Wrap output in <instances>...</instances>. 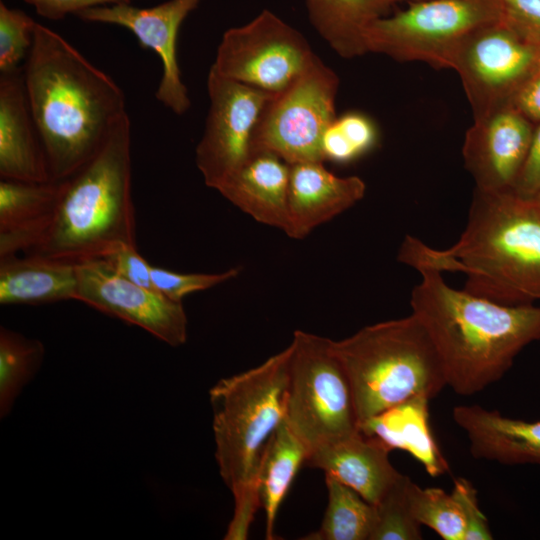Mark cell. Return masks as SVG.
<instances>
[{
	"label": "cell",
	"instance_id": "1",
	"mask_svg": "<svg viewBox=\"0 0 540 540\" xmlns=\"http://www.w3.org/2000/svg\"><path fill=\"white\" fill-rule=\"evenodd\" d=\"M23 77L53 181L77 172L128 114L118 84L40 23L23 63Z\"/></svg>",
	"mask_w": 540,
	"mask_h": 540
},
{
	"label": "cell",
	"instance_id": "2",
	"mask_svg": "<svg viewBox=\"0 0 540 540\" xmlns=\"http://www.w3.org/2000/svg\"><path fill=\"white\" fill-rule=\"evenodd\" d=\"M399 262L466 276L464 290L504 305L540 299V200L512 189L473 192L464 231L447 249L407 235Z\"/></svg>",
	"mask_w": 540,
	"mask_h": 540
},
{
	"label": "cell",
	"instance_id": "3",
	"mask_svg": "<svg viewBox=\"0 0 540 540\" xmlns=\"http://www.w3.org/2000/svg\"><path fill=\"white\" fill-rule=\"evenodd\" d=\"M412 312L428 334L456 394L470 396L499 381L521 350L540 340V306L504 305L450 287L442 272L415 268Z\"/></svg>",
	"mask_w": 540,
	"mask_h": 540
},
{
	"label": "cell",
	"instance_id": "4",
	"mask_svg": "<svg viewBox=\"0 0 540 540\" xmlns=\"http://www.w3.org/2000/svg\"><path fill=\"white\" fill-rule=\"evenodd\" d=\"M123 244L136 245L128 114L99 151L61 181L51 223L25 255L77 264L103 258Z\"/></svg>",
	"mask_w": 540,
	"mask_h": 540
},
{
	"label": "cell",
	"instance_id": "5",
	"mask_svg": "<svg viewBox=\"0 0 540 540\" xmlns=\"http://www.w3.org/2000/svg\"><path fill=\"white\" fill-rule=\"evenodd\" d=\"M291 347L221 379L210 390L215 458L235 501L225 539L244 540L261 505L257 477L270 437L285 418Z\"/></svg>",
	"mask_w": 540,
	"mask_h": 540
},
{
	"label": "cell",
	"instance_id": "6",
	"mask_svg": "<svg viewBox=\"0 0 540 540\" xmlns=\"http://www.w3.org/2000/svg\"><path fill=\"white\" fill-rule=\"evenodd\" d=\"M330 345L348 378L359 427L411 398L431 400L447 386L436 350L413 314L365 326Z\"/></svg>",
	"mask_w": 540,
	"mask_h": 540
},
{
	"label": "cell",
	"instance_id": "7",
	"mask_svg": "<svg viewBox=\"0 0 540 540\" xmlns=\"http://www.w3.org/2000/svg\"><path fill=\"white\" fill-rule=\"evenodd\" d=\"M330 340L296 330L289 344L284 419L308 455L360 430L352 390Z\"/></svg>",
	"mask_w": 540,
	"mask_h": 540
},
{
	"label": "cell",
	"instance_id": "8",
	"mask_svg": "<svg viewBox=\"0 0 540 540\" xmlns=\"http://www.w3.org/2000/svg\"><path fill=\"white\" fill-rule=\"evenodd\" d=\"M502 17L500 0H420L374 21L366 35L368 53L396 61L452 69L465 40Z\"/></svg>",
	"mask_w": 540,
	"mask_h": 540
},
{
	"label": "cell",
	"instance_id": "9",
	"mask_svg": "<svg viewBox=\"0 0 540 540\" xmlns=\"http://www.w3.org/2000/svg\"><path fill=\"white\" fill-rule=\"evenodd\" d=\"M337 74L316 56L287 88L264 106L251 141V153H272L288 164L324 162L321 141L337 117Z\"/></svg>",
	"mask_w": 540,
	"mask_h": 540
},
{
	"label": "cell",
	"instance_id": "10",
	"mask_svg": "<svg viewBox=\"0 0 540 540\" xmlns=\"http://www.w3.org/2000/svg\"><path fill=\"white\" fill-rule=\"evenodd\" d=\"M316 56L303 34L265 9L246 24L224 32L211 67L226 78L276 94Z\"/></svg>",
	"mask_w": 540,
	"mask_h": 540
},
{
	"label": "cell",
	"instance_id": "11",
	"mask_svg": "<svg viewBox=\"0 0 540 540\" xmlns=\"http://www.w3.org/2000/svg\"><path fill=\"white\" fill-rule=\"evenodd\" d=\"M540 45L516 30L503 16L470 35L453 62L473 119L509 104L517 90L538 71Z\"/></svg>",
	"mask_w": 540,
	"mask_h": 540
},
{
	"label": "cell",
	"instance_id": "12",
	"mask_svg": "<svg viewBox=\"0 0 540 540\" xmlns=\"http://www.w3.org/2000/svg\"><path fill=\"white\" fill-rule=\"evenodd\" d=\"M209 110L195 162L204 183L219 190L246 162L259 116L273 94L220 75L207 78Z\"/></svg>",
	"mask_w": 540,
	"mask_h": 540
},
{
	"label": "cell",
	"instance_id": "13",
	"mask_svg": "<svg viewBox=\"0 0 540 540\" xmlns=\"http://www.w3.org/2000/svg\"><path fill=\"white\" fill-rule=\"evenodd\" d=\"M76 269L77 301L139 326L171 346L186 342L188 320L182 302L125 279L102 258L79 262Z\"/></svg>",
	"mask_w": 540,
	"mask_h": 540
},
{
	"label": "cell",
	"instance_id": "14",
	"mask_svg": "<svg viewBox=\"0 0 540 540\" xmlns=\"http://www.w3.org/2000/svg\"><path fill=\"white\" fill-rule=\"evenodd\" d=\"M202 0H167L141 8L132 3L91 8L75 15L88 23L119 26L130 31L141 47L152 50L162 63L156 99L176 115H183L191 101L182 81L177 58V39L185 19Z\"/></svg>",
	"mask_w": 540,
	"mask_h": 540
},
{
	"label": "cell",
	"instance_id": "15",
	"mask_svg": "<svg viewBox=\"0 0 540 540\" xmlns=\"http://www.w3.org/2000/svg\"><path fill=\"white\" fill-rule=\"evenodd\" d=\"M534 128L510 105L474 119L466 132L462 155L476 189H513L528 155Z\"/></svg>",
	"mask_w": 540,
	"mask_h": 540
},
{
	"label": "cell",
	"instance_id": "16",
	"mask_svg": "<svg viewBox=\"0 0 540 540\" xmlns=\"http://www.w3.org/2000/svg\"><path fill=\"white\" fill-rule=\"evenodd\" d=\"M324 162L290 165L288 227L293 239L305 238L314 228L348 210L365 195L366 184L358 176L340 177Z\"/></svg>",
	"mask_w": 540,
	"mask_h": 540
},
{
	"label": "cell",
	"instance_id": "17",
	"mask_svg": "<svg viewBox=\"0 0 540 540\" xmlns=\"http://www.w3.org/2000/svg\"><path fill=\"white\" fill-rule=\"evenodd\" d=\"M0 177L51 181L46 154L26 96L23 67L0 75Z\"/></svg>",
	"mask_w": 540,
	"mask_h": 540
},
{
	"label": "cell",
	"instance_id": "18",
	"mask_svg": "<svg viewBox=\"0 0 540 540\" xmlns=\"http://www.w3.org/2000/svg\"><path fill=\"white\" fill-rule=\"evenodd\" d=\"M390 451L383 442L359 430L312 451L305 463L376 505L402 475L391 464Z\"/></svg>",
	"mask_w": 540,
	"mask_h": 540
},
{
	"label": "cell",
	"instance_id": "19",
	"mask_svg": "<svg viewBox=\"0 0 540 540\" xmlns=\"http://www.w3.org/2000/svg\"><path fill=\"white\" fill-rule=\"evenodd\" d=\"M454 422L465 432L476 459L503 465H540V421H524L479 405H459Z\"/></svg>",
	"mask_w": 540,
	"mask_h": 540
},
{
	"label": "cell",
	"instance_id": "20",
	"mask_svg": "<svg viewBox=\"0 0 540 540\" xmlns=\"http://www.w3.org/2000/svg\"><path fill=\"white\" fill-rule=\"evenodd\" d=\"M290 164L268 152L251 153L218 192L259 223L288 227Z\"/></svg>",
	"mask_w": 540,
	"mask_h": 540
},
{
	"label": "cell",
	"instance_id": "21",
	"mask_svg": "<svg viewBox=\"0 0 540 540\" xmlns=\"http://www.w3.org/2000/svg\"><path fill=\"white\" fill-rule=\"evenodd\" d=\"M61 181H0V258L24 254L43 237L53 218Z\"/></svg>",
	"mask_w": 540,
	"mask_h": 540
},
{
	"label": "cell",
	"instance_id": "22",
	"mask_svg": "<svg viewBox=\"0 0 540 540\" xmlns=\"http://www.w3.org/2000/svg\"><path fill=\"white\" fill-rule=\"evenodd\" d=\"M76 264L39 256L0 258V304L38 305L76 300Z\"/></svg>",
	"mask_w": 540,
	"mask_h": 540
},
{
	"label": "cell",
	"instance_id": "23",
	"mask_svg": "<svg viewBox=\"0 0 540 540\" xmlns=\"http://www.w3.org/2000/svg\"><path fill=\"white\" fill-rule=\"evenodd\" d=\"M418 396L400 403L360 425V430L383 442L390 450L408 452L431 476L449 471L430 428L428 402Z\"/></svg>",
	"mask_w": 540,
	"mask_h": 540
},
{
	"label": "cell",
	"instance_id": "24",
	"mask_svg": "<svg viewBox=\"0 0 540 540\" xmlns=\"http://www.w3.org/2000/svg\"><path fill=\"white\" fill-rule=\"evenodd\" d=\"M309 21L340 57L352 59L367 51L371 24L388 15L393 0H304Z\"/></svg>",
	"mask_w": 540,
	"mask_h": 540
},
{
	"label": "cell",
	"instance_id": "25",
	"mask_svg": "<svg viewBox=\"0 0 540 540\" xmlns=\"http://www.w3.org/2000/svg\"><path fill=\"white\" fill-rule=\"evenodd\" d=\"M307 449L293 433L285 419L266 444L258 470L257 486L260 504L266 516V539H274L279 507L299 467L306 462Z\"/></svg>",
	"mask_w": 540,
	"mask_h": 540
},
{
	"label": "cell",
	"instance_id": "26",
	"mask_svg": "<svg viewBox=\"0 0 540 540\" xmlns=\"http://www.w3.org/2000/svg\"><path fill=\"white\" fill-rule=\"evenodd\" d=\"M328 504L317 531L304 540H370L375 507L351 487L325 475Z\"/></svg>",
	"mask_w": 540,
	"mask_h": 540
},
{
	"label": "cell",
	"instance_id": "27",
	"mask_svg": "<svg viewBox=\"0 0 540 540\" xmlns=\"http://www.w3.org/2000/svg\"><path fill=\"white\" fill-rule=\"evenodd\" d=\"M44 357L43 344L5 327L0 329V411L4 417Z\"/></svg>",
	"mask_w": 540,
	"mask_h": 540
},
{
	"label": "cell",
	"instance_id": "28",
	"mask_svg": "<svg viewBox=\"0 0 540 540\" xmlns=\"http://www.w3.org/2000/svg\"><path fill=\"white\" fill-rule=\"evenodd\" d=\"M378 129L366 114L350 111L337 116L321 141L323 160L349 163L375 148Z\"/></svg>",
	"mask_w": 540,
	"mask_h": 540
},
{
	"label": "cell",
	"instance_id": "29",
	"mask_svg": "<svg viewBox=\"0 0 540 540\" xmlns=\"http://www.w3.org/2000/svg\"><path fill=\"white\" fill-rule=\"evenodd\" d=\"M409 504L413 517L444 540H463L464 521L452 494L441 488H421L411 481Z\"/></svg>",
	"mask_w": 540,
	"mask_h": 540
},
{
	"label": "cell",
	"instance_id": "30",
	"mask_svg": "<svg viewBox=\"0 0 540 540\" xmlns=\"http://www.w3.org/2000/svg\"><path fill=\"white\" fill-rule=\"evenodd\" d=\"M411 479L401 475L376 504L375 524L370 540H420L421 525L413 517L409 504Z\"/></svg>",
	"mask_w": 540,
	"mask_h": 540
},
{
	"label": "cell",
	"instance_id": "31",
	"mask_svg": "<svg viewBox=\"0 0 540 540\" xmlns=\"http://www.w3.org/2000/svg\"><path fill=\"white\" fill-rule=\"evenodd\" d=\"M37 23L23 10L0 1V72L11 73L23 67L34 41Z\"/></svg>",
	"mask_w": 540,
	"mask_h": 540
},
{
	"label": "cell",
	"instance_id": "32",
	"mask_svg": "<svg viewBox=\"0 0 540 540\" xmlns=\"http://www.w3.org/2000/svg\"><path fill=\"white\" fill-rule=\"evenodd\" d=\"M240 268H230L220 273H178L165 268L151 267L155 289L175 301L182 302L187 295L207 290L238 276Z\"/></svg>",
	"mask_w": 540,
	"mask_h": 540
},
{
	"label": "cell",
	"instance_id": "33",
	"mask_svg": "<svg viewBox=\"0 0 540 540\" xmlns=\"http://www.w3.org/2000/svg\"><path fill=\"white\" fill-rule=\"evenodd\" d=\"M464 521L463 540L493 539L488 519L479 508L477 490L465 478H456L451 492Z\"/></svg>",
	"mask_w": 540,
	"mask_h": 540
},
{
	"label": "cell",
	"instance_id": "34",
	"mask_svg": "<svg viewBox=\"0 0 540 540\" xmlns=\"http://www.w3.org/2000/svg\"><path fill=\"white\" fill-rule=\"evenodd\" d=\"M102 259L106 260L125 279L139 286L157 291L151 276L152 265L139 254L136 245H120Z\"/></svg>",
	"mask_w": 540,
	"mask_h": 540
},
{
	"label": "cell",
	"instance_id": "35",
	"mask_svg": "<svg viewBox=\"0 0 540 540\" xmlns=\"http://www.w3.org/2000/svg\"><path fill=\"white\" fill-rule=\"evenodd\" d=\"M502 16L525 37L540 45V0H500Z\"/></svg>",
	"mask_w": 540,
	"mask_h": 540
},
{
	"label": "cell",
	"instance_id": "36",
	"mask_svg": "<svg viewBox=\"0 0 540 540\" xmlns=\"http://www.w3.org/2000/svg\"><path fill=\"white\" fill-rule=\"evenodd\" d=\"M32 6L36 13L48 20L59 21L68 15L97 7L130 4L133 0H22Z\"/></svg>",
	"mask_w": 540,
	"mask_h": 540
},
{
	"label": "cell",
	"instance_id": "37",
	"mask_svg": "<svg viewBox=\"0 0 540 540\" xmlns=\"http://www.w3.org/2000/svg\"><path fill=\"white\" fill-rule=\"evenodd\" d=\"M512 190L525 197L540 193V123L534 128L528 155Z\"/></svg>",
	"mask_w": 540,
	"mask_h": 540
},
{
	"label": "cell",
	"instance_id": "38",
	"mask_svg": "<svg viewBox=\"0 0 540 540\" xmlns=\"http://www.w3.org/2000/svg\"><path fill=\"white\" fill-rule=\"evenodd\" d=\"M508 105L533 124L540 123V71L517 90Z\"/></svg>",
	"mask_w": 540,
	"mask_h": 540
},
{
	"label": "cell",
	"instance_id": "39",
	"mask_svg": "<svg viewBox=\"0 0 540 540\" xmlns=\"http://www.w3.org/2000/svg\"><path fill=\"white\" fill-rule=\"evenodd\" d=\"M393 1L395 3L400 2V1H407L408 3H410V2L420 1V0H393Z\"/></svg>",
	"mask_w": 540,
	"mask_h": 540
},
{
	"label": "cell",
	"instance_id": "40",
	"mask_svg": "<svg viewBox=\"0 0 540 540\" xmlns=\"http://www.w3.org/2000/svg\"><path fill=\"white\" fill-rule=\"evenodd\" d=\"M538 71H540V56H539V61H538Z\"/></svg>",
	"mask_w": 540,
	"mask_h": 540
},
{
	"label": "cell",
	"instance_id": "41",
	"mask_svg": "<svg viewBox=\"0 0 540 540\" xmlns=\"http://www.w3.org/2000/svg\"><path fill=\"white\" fill-rule=\"evenodd\" d=\"M536 198L540 200V193L536 196Z\"/></svg>",
	"mask_w": 540,
	"mask_h": 540
}]
</instances>
